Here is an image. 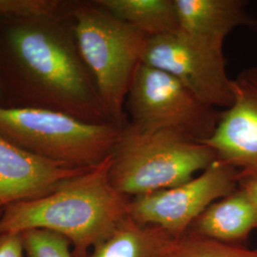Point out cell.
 <instances>
[{"mask_svg":"<svg viewBox=\"0 0 257 257\" xmlns=\"http://www.w3.org/2000/svg\"><path fill=\"white\" fill-rule=\"evenodd\" d=\"M110 156V181L131 198L184 183L217 159L206 144L169 131L138 132L128 124Z\"/></svg>","mask_w":257,"mask_h":257,"instance_id":"cell-4","label":"cell"},{"mask_svg":"<svg viewBox=\"0 0 257 257\" xmlns=\"http://www.w3.org/2000/svg\"><path fill=\"white\" fill-rule=\"evenodd\" d=\"M90 168L65 165L41 158L0 135V211L13 203L49 194Z\"/></svg>","mask_w":257,"mask_h":257,"instance_id":"cell-10","label":"cell"},{"mask_svg":"<svg viewBox=\"0 0 257 257\" xmlns=\"http://www.w3.org/2000/svg\"><path fill=\"white\" fill-rule=\"evenodd\" d=\"M23 250L21 233L0 235V257H23Z\"/></svg>","mask_w":257,"mask_h":257,"instance_id":"cell-18","label":"cell"},{"mask_svg":"<svg viewBox=\"0 0 257 257\" xmlns=\"http://www.w3.org/2000/svg\"><path fill=\"white\" fill-rule=\"evenodd\" d=\"M238 188L247 195L257 211V176L240 179Z\"/></svg>","mask_w":257,"mask_h":257,"instance_id":"cell-19","label":"cell"},{"mask_svg":"<svg viewBox=\"0 0 257 257\" xmlns=\"http://www.w3.org/2000/svg\"><path fill=\"white\" fill-rule=\"evenodd\" d=\"M96 2L148 37L179 30L175 0H96Z\"/></svg>","mask_w":257,"mask_h":257,"instance_id":"cell-14","label":"cell"},{"mask_svg":"<svg viewBox=\"0 0 257 257\" xmlns=\"http://www.w3.org/2000/svg\"><path fill=\"white\" fill-rule=\"evenodd\" d=\"M28 257H72L68 239L47 230H29L21 233Z\"/></svg>","mask_w":257,"mask_h":257,"instance_id":"cell-17","label":"cell"},{"mask_svg":"<svg viewBox=\"0 0 257 257\" xmlns=\"http://www.w3.org/2000/svg\"><path fill=\"white\" fill-rule=\"evenodd\" d=\"M122 128L113 123H88L55 110L0 106L3 138L30 154L73 167L101 163L111 154Z\"/></svg>","mask_w":257,"mask_h":257,"instance_id":"cell-5","label":"cell"},{"mask_svg":"<svg viewBox=\"0 0 257 257\" xmlns=\"http://www.w3.org/2000/svg\"><path fill=\"white\" fill-rule=\"evenodd\" d=\"M71 6L51 17L0 19L5 107L55 110L88 123H110L77 45Z\"/></svg>","mask_w":257,"mask_h":257,"instance_id":"cell-1","label":"cell"},{"mask_svg":"<svg viewBox=\"0 0 257 257\" xmlns=\"http://www.w3.org/2000/svg\"><path fill=\"white\" fill-rule=\"evenodd\" d=\"M257 230V211L239 188L212 203L188 231L223 243L240 245Z\"/></svg>","mask_w":257,"mask_h":257,"instance_id":"cell-12","label":"cell"},{"mask_svg":"<svg viewBox=\"0 0 257 257\" xmlns=\"http://www.w3.org/2000/svg\"><path fill=\"white\" fill-rule=\"evenodd\" d=\"M110 166V155L49 194L7 206L0 216V235L50 230L72 242L76 256H86L130 215L131 197L113 187Z\"/></svg>","mask_w":257,"mask_h":257,"instance_id":"cell-2","label":"cell"},{"mask_svg":"<svg viewBox=\"0 0 257 257\" xmlns=\"http://www.w3.org/2000/svg\"><path fill=\"white\" fill-rule=\"evenodd\" d=\"M1 213H2V211H0V216H1Z\"/></svg>","mask_w":257,"mask_h":257,"instance_id":"cell-21","label":"cell"},{"mask_svg":"<svg viewBox=\"0 0 257 257\" xmlns=\"http://www.w3.org/2000/svg\"><path fill=\"white\" fill-rule=\"evenodd\" d=\"M74 36L110 123L128 124L125 103L148 37L93 1H72Z\"/></svg>","mask_w":257,"mask_h":257,"instance_id":"cell-3","label":"cell"},{"mask_svg":"<svg viewBox=\"0 0 257 257\" xmlns=\"http://www.w3.org/2000/svg\"><path fill=\"white\" fill-rule=\"evenodd\" d=\"M175 236L128 215L87 257H161Z\"/></svg>","mask_w":257,"mask_h":257,"instance_id":"cell-13","label":"cell"},{"mask_svg":"<svg viewBox=\"0 0 257 257\" xmlns=\"http://www.w3.org/2000/svg\"><path fill=\"white\" fill-rule=\"evenodd\" d=\"M161 257H257V248L223 243L187 231L172 239Z\"/></svg>","mask_w":257,"mask_h":257,"instance_id":"cell-15","label":"cell"},{"mask_svg":"<svg viewBox=\"0 0 257 257\" xmlns=\"http://www.w3.org/2000/svg\"><path fill=\"white\" fill-rule=\"evenodd\" d=\"M141 62L173 75L215 109L226 110L233 102L232 79L227 74L223 52L180 29L148 37Z\"/></svg>","mask_w":257,"mask_h":257,"instance_id":"cell-7","label":"cell"},{"mask_svg":"<svg viewBox=\"0 0 257 257\" xmlns=\"http://www.w3.org/2000/svg\"><path fill=\"white\" fill-rule=\"evenodd\" d=\"M125 110L128 125L138 132L169 131L199 143L213 135L221 114L173 75L142 62L134 75Z\"/></svg>","mask_w":257,"mask_h":257,"instance_id":"cell-6","label":"cell"},{"mask_svg":"<svg viewBox=\"0 0 257 257\" xmlns=\"http://www.w3.org/2000/svg\"><path fill=\"white\" fill-rule=\"evenodd\" d=\"M234 99L221 111L213 135L203 144L237 170L239 180L257 176V64L232 79Z\"/></svg>","mask_w":257,"mask_h":257,"instance_id":"cell-9","label":"cell"},{"mask_svg":"<svg viewBox=\"0 0 257 257\" xmlns=\"http://www.w3.org/2000/svg\"><path fill=\"white\" fill-rule=\"evenodd\" d=\"M179 29L223 52L226 37L239 27L257 29L243 0H175Z\"/></svg>","mask_w":257,"mask_h":257,"instance_id":"cell-11","label":"cell"},{"mask_svg":"<svg viewBox=\"0 0 257 257\" xmlns=\"http://www.w3.org/2000/svg\"><path fill=\"white\" fill-rule=\"evenodd\" d=\"M0 106L5 107V96H4V92H3V89H2L1 81H0Z\"/></svg>","mask_w":257,"mask_h":257,"instance_id":"cell-20","label":"cell"},{"mask_svg":"<svg viewBox=\"0 0 257 257\" xmlns=\"http://www.w3.org/2000/svg\"><path fill=\"white\" fill-rule=\"evenodd\" d=\"M71 3L64 0H0V19L56 16L70 9Z\"/></svg>","mask_w":257,"mask_h":257,"instance_id":"cell-16","label":"cell"},{"mask_svg":"<svg viewBox=\"0 0 257 257\" xmlns=\"http://www.w3.org/2000/svg\"><path fill=\"white\" fill-rule=\"evenodd\" d=\"M238 182L237 170L216 159L184 183L131 198L130 216L180 236L212 203L236 191Z\"/></svg>","mask_w":257,"mask_h":257,"instance_id":"cell-8","label":"cell"}]
</instances>
